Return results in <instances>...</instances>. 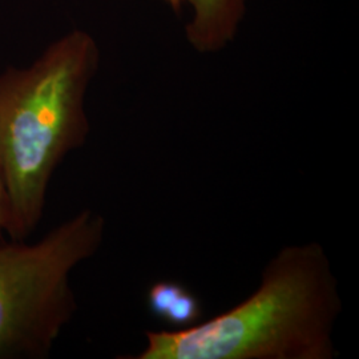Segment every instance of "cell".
<instances>
[{"instance_id": "6da1fadb", "label": "cell", "mask_w": 359, "mask_h": 359, "mask_svg": "<svg viewBox=\"0 0 359 359\" xmlns=\"http://www.w3.org/2000/svg\"><path fill=\"white\" fill-rule=\"evenodd\" d=\"M344 302L323 246L289 245L243 302L191 327L145 332L127 359H334Z\"/></svg>"}, {"instance_id": "7a4b0ae2", "label": "cell", "mask_w": 359, "mask_h": 359, "mask_svg": "<svg viewBox=\"0 0 359 359\" xmlns=\"http://www.w3.org/2000/svg\"><path fill=\"white\" fill-rule=\"evenodd\" d=\"M97 65L95 41L72 32L34 63L0 72V169L11 240L38 228L56 169L87 142L86 95Z\"/></svg>"}, {"instance_id": "3957f363", "label": "cell", "mask_w": 359, "mask_h": 359, "mask_svg": "<svg viewBox=\"0 0 359 359\" xmlns=\"http://www.w3.org/2000/svg\"><path fill=\"white\" fill-rule=\"evenodd\" d=\"M105 219L83 209L38 241H0V359H46L72 321L71 274L95 256Z\"/></svg>"}, {"instance_id": "277c9868", "label": "cell", "mask_w": 359, "mask_h": 359, "mask_svg": "<svg viewBox=\"0 0 359 359\" xmlns=\"http://www.w3.org/2000/svg\"><path fill=\"white\" fill-rule=\"evenodd\" d=\"M147 306L157 320L176 329L191 327L203 317L200 298L176 281L154 283L147 293Z\"/></svg>"}, {"instance_id": "5b68a950", "label": "cell", "mask_w": 359, "mask_h": 359, "mask_svg": "<svg viewBox=\"0 0 359 359\" xmlns=\"http://www.w3.org/2000/svg\"><path fill=\"white\" fill-rule=\"evenodd\" d=\"M197 22L203 26H212L224 13L229 0H193Z\"/></svg>"}, {"instance_id": "8992f818", "label": "cell", "mask_w": 359, "mask_h": 359, "mask_svg": "<svg viewBox=\"0 0 359 359\" xmlns=\"http://www.w3.org/2000/svg\"><path fill=\"white\" fill-rule=\"evenodd\" d=\"M11 226V216H10V205H8V197L4 185V180L0 169V241H3V237L8 234Z\"/></svg>"}, {"instance_id": "52a82bcc", "label": "cell", "mask_w": 359, "mask_h": 359, "mask_svg": "<svg viewBox=\"0 0 359 359\" xmlns=\"http://www.w3.org/2000/svg\"><path fill=\"white\" fill-rule=\"evenodd\" d=\"M170 1H173V3H177V1H179V0H170Z\"/></svg>"}]
</instances>
